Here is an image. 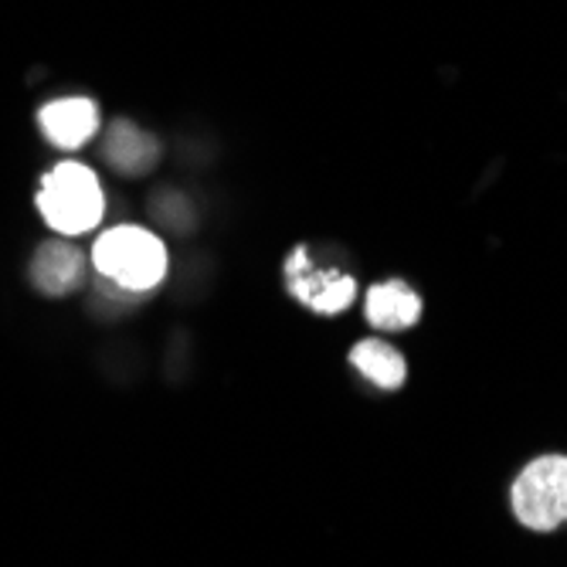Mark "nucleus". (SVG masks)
I'll return each instance as SVG.
<instances>
[{
  "instance_id": "20e7f679",
  "label": "nucleus",
  "mask_w": 567,
  "mask_h": 567,
  "mask_svg": "<svg viewBox=\"0 0 567 567\" xmlns=\"http://www.w3.org/2000/svg\"><path fill=\"white\" fill-rule=\"evenodd\" d=\"M286 286L292 299H299L309 313H317V317L343 313V309L353 306V296H357L353 276L340 269H317L306 248H296L286 259Z\"/></svg>"
},
{
  "instance_id": "7ed1b4c3",
  "label": "nucleus",
  "mask_w": 567,
  "mask_h": 567,
  "mask_svg": "<svg viewBox=\"0 0 567 567\" xmlns=\"http://www.w3.org/2000/svg\"><path fill=\"white\" fill-rule=\"evenodd\" d=\"M509 509L527 530L550 534L567 524V455L547 452L520 470L509 489Z\"/></svg>"
},
{
  "instance_id": "f257e3e1",
  "label": "nucleus",
  "mask_w": 567,
  "mask_h": 567,
  "mask_svg": "<svg viewBox=\"0 0 567 567\" xmlns=\"http://www.w3.org/2000/svg\"><path fill=\"white\" fill-rule=\"evenodd\" d=\"M34 204L51 231L62 238H79L102 225L106 190H102V181L89 164L62 161L41 174Z\"/></svg>"
},
{
  "instance_id": "39448f33",
  "label": "nucleus",
  "mask_w": 567,
  "mask_h": 567,
  "mask_svg": "<svg viewBox=\"0 0 567 567\" xmlns=\"http://www.w3.org/2000/svg\"><path fill=\"white\" fill-rule=\"evenodd\" d=\"M99 126H102L99 102L89 95H62V99L44 102V106L38 110L41 136L55 150H65V153L92 143Z\"/></svg>"
},
{
  "instance_id": "6e6552de",
  "label": "nucleus",
  "mask_w": 567,
  "mask_h": 567,
  "mask_svg": "<svg viewBox=\"0 0 567 567\" xmlns=\"http://www.w3.org/2000/svg\"><path fill=\"white\" fill-rule=\"evenodd\" d=\"M364 317L374 330L381 333H401V330H411L419 320H422V296L411 289L408 282H378L371 286L368 292V302H364Z\"/></svg>"
},
{
  "instance_id": "f03ea898",
  "label": "nucleus",
  "mask_w": 567,
  "mask_h": 567,
  "mask_svg": "<svg viewBox=\"0 0 567 567\" xmlns=\"http://www.w3.org/2000/svg\"><path fill=\"white\" fill-rule=\"evenodd\" d=\"M92 266L120 292H150L167 279L171 259L157 231L143 225H113L92 245Z\"/></svg>"
},
{
  "instance_id": "423d86ee",
  "label": "nucleus",
  "mask_w": 567,
  "mask_h": 567,
  "mask_svg": "<svg viewBox=\"0 0 567 567\" xmlns=\"http://www.w3.org/2000/svg\"><path fill=\"white\" fill-rule=\"evenodd\" d=\"M85 279V255L62 241V238H51L41 241L34 248V259H31V282L38 292L44 296H69L82 286Z\"/></svg>"
},
{
  "instance_id": "1a4fd4ad",
  "label": "nucleus",
  "mask_w": 567,
  "mask_h": 567,
  "mask_svg": "<svg viewBox=\"0 0 567 567\" xmlns=\"http://www.w3.org/2000/svg\"><path fill=\"white\" fill-rule=\"evenodd\" d=\"M350 364L357 368V374L371 381L381 391H398L408 381V360L401 357V350H394L391 343L371 337V340H360L350 350Z\"/></svg>"
},
{
  "instance_id": "0eeeda50",
  "label": "nucleus",
  "mask_w": 567,
  "mask_h": 567,
  "mask_svg": "<svg viewBox=\"0 0 567 567\" xmlns=\"http://www.w3.org/2000/svg\"><path fill=\"white\" fill-rule=\"evenodd\" d=\"M102 161L123 177H140L157 167L161 143L143 126H136L130 120H116V123H110L106 140H102Z\"/></svg>"
}]
</instances>
